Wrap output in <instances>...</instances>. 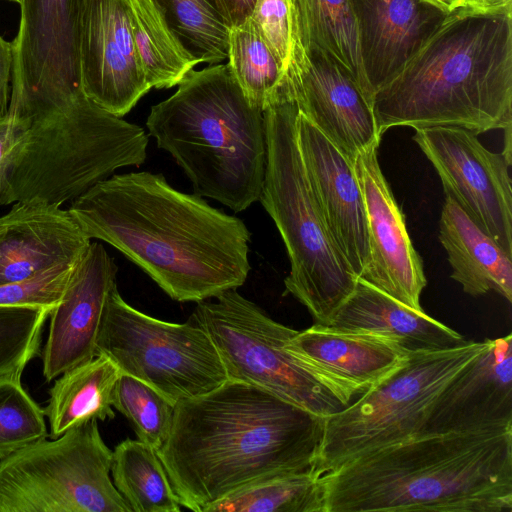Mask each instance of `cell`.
Returning <instances> with one entry per match:
<instances>
[{"label":"cell","instance_id":"836d02e7","mask_svg":"<svg viewBox=\"0 0 512 512\" xmlns=\"http://www.w3.org/2000/svg\"><path fill=\"white\" fill-rule=\"evenodd\" d=\"M45 413L21 379L0 381V459L48 436Z\"/></svg>","mask_w":512,"mask_h":512},{"label":"cell","instance_id":"7a4b0ae2","mask_svg":"<svg viewBox=\"0 0 512 512\" xmlns=\"http://www.w3.org/2000/svg\"><path fill=\"white\" fill-rule=\"evenodd\" d=\"M325 417L228 379L175 404L157 451L182 507L203 512L249 486L313 470Z\"/></svg>","mask_w":512,"mask_h":512},{"label":"cell","instance_id":"4316f807","mask_svg":"<svg viewBox=\"0 0 512 512\" xmlns=\"http://www.w3.org/2000/svg\"><path fill=\"white\" fill-rule=\"evenodd\" d=\"M112 481L132 512H180L182 506L157 451L130 438L113 450Z\"/></svg>","mask_w":512,"mask_h":512},{"label":"cell","instance_id":"8d00e7d4","mask_svg":"<svg viewBox=\"0 0 512 512\" xmlns=\"http://www.w3.org/2000/svg\"><path fill=\"white\" fill-rule=\"evenodd\" d=\"M15 142L14 124L11 115L0 118V205L13 204L9 184L11 153Z\"/></svg>","mask_w":512,"mask_h":512},{"label":"cell","instance_id":"b9f144b4","mask_svg":"<svg viewBox=\"0 0 512 512\" xmlns=\"http://www.w3.org/2000/svg\"><path fill=\"white\" fill-rule=\"evenodd\" d=\"M9 1H13V2H16V3H20V0H9Z\"/></svg>","mask_w":512,"mask_h":512},{"label":"cell","instance_id":"5bb4252c","mask_svg":"<svg viewBox=\"0 0 512 512\" xmlns=\"http://www.w3.org/2000/svg\"><path fill=\"white\" fill-rule=\"evenodd\" d=\"M80 74L86 97L121 118L151 89L133 39L129 0H84Z\"/></svg>","mask_w":512,"mask_h":512},{"label":"cell","instance_id":"9c48e42d","mask_svg":"<svg viewBox=\"0 0 512 512\" xmlns=\"http://www.w3.org/2000/svg\"><path fill=\"white\" fill-rule=\"evenodd\" d=\"M190 319L210 336L228 379L259 386L322 417L351 403L287 350L297 330L270 318L237 289L198 302Z\"/></svg>","mask_w":512,"mask_h":512},{"label":"cell","instance_id":"30bf717a","mask_svg":"<svg viewBox=\"0 0 512 512\" xmlns=\"http://www.w3.org/2000/svg\"><path fill=\"white\" fill-rule=\"evenodd\" d=\"M98 420L0 459V512H132L116 489Z\"/></svg>","mask_w":512,"mask_h":512},{"label":"cell","instance_id":"ac0fdd59","mask_svg":"<svg viewBox=\"0 0 512 512\" xmlns=\"http://www.w3.org/2000/svg\"><path fill=\"white\" fill-rule=\"evenodd\" d=\"M506 430H512L511 333L489 339L485 349L447 385L418 436Z\"/></svg>","mask_w":512,"mask_h":512},{"label":"cell","instance_id":"83f0119b","mask_svg":"<svg viewBox=\"0 0 512 512\" xmlns=\"http://www.w3.org/2000/svg\"><path fill=\"white\" fill-rule=\"evenodd\" d=\"M184 52L197 63L228 58L229 30L215 0H150Z\"/></svg>","mask_w":512,"mask_h":512},{"label":"cell","instance_id":"2e32d148","mask_svg":"<svg viewBox=\"0 0 512 512\" xmlns=\"http://www.w3.org/2000/svg\"><path fill=\"white\" fill-rule=\"evenodd\" d=\"M377 149L359 154L353 163L366 211L370 253L360 278L402 304L423 310L420 295L427 283L423 263L381 171Z\"/></svg>","mask_w":512,"mask_h":512},{"label":"cell","instance_id":"d590c367","mask_svg":"<svg viewBox=\"0 0 512 512\" xmlns=\"http://www.w3.org/2000/svg\"><path fill=\"white\" fill-rule=\"evenodd\" d=\"M76 263L57 264L25 281L1 285L0 306H39L53 309L59 302Z\"/></svg>","mask_w":512,"mask_h":512},{"label":"cell","instance_id":"44dd1931","mask_svg":"<svg viewBox=\"0 0 512 512\" xmlns=\"http://www.w3.org/2000/svg\"><path fill=\"white\" fill-rule=\"evenodd\" d=\"M348 1L372 96L402 70L448 15L424 0Z\"/></svg>","mask_w":512,"mask_h":512},{"label":"cell","instance_id":"cb8c5ba5","mask_svg":"<svg viewBox=\"0 0 512 512\" xmlns=\"http://www.w3.org/2000/svg\"><path fill=\"white\" fill-rule=\"evenodd\" d=\"M439 239L452 267L451 278L471 296L493 290L512 301V256L481 230L449 196L442 207Z\"/></svg>","mask_w":512,"mask_h":512},{"label":"cell","instance_id":"f35d334b","mask_svg":"<svg viewBox=\"0 0 512 512\" xmlns=\"http://www.w3.org/2000/svg\"><path fill=\"white\" fill-rule=\"evenodd\" d=\"M228 27L243 24L252 14L257 0H215Z\"/></svg>","mask_w":512,"mask_h":512},{"label":"cell","instance_id":"1f68e13d","mask_svg":"<svg viewBox=\"0 0 512 512\" xmlns=\"http://www.w3.org/2000/svg\"><path fill=\"white\" fill-rule=\"evenodd\" d=\"M112 405L129 420L140 441L156 451L162 447L173 420V402L149 384L121 372Z\"/></svg>","mask_w":512,"mask_h":512},{"label":"cell","instance_id":"e0dca14e","mask_svg":"<svg viewBox=\"0 0 512 512\" xmlns=\"http://www.w3.org/2000/svg\"><path fill=\"white\" fill-rule=\"evenodd\" d=\"M117 271L113 258L98 242H91L75 264L49 315V333L42 350L47 382L97 356V337L108 295L117 285Z\"/></svg>","mask_w":512,"mask_h":512},{"label":"cell","instance_id":"7c38bea8","mask_svg":"<svg viewBox=\"0 0 512 512\" xmlns=\"http://www.w3.org/2000/svg\"><path fill=\"white\" fill-rule=\"evenodd\" d=\"M492 152L477 134L456 126L415 129L413 140L435 168L446 196L512 256L511 127Z\"/></svg>","mask_w":512,"mask_h":512},{"label":"cell","instance_id":"ab89813d","mask_svg":"<svg viewBox=\"0 0 512 512\" xmlns=\"http://www.w3.org/2000/svg\"><path fill=\"white\" fill-rule=\"evenodd\" d=\"M465 8L486 13L512 12V0H462Z\"/></svg>","mask_w":512,"mask_h":512},{"label":"cell","instance_id":"d6a6232c","mask_svg":"<svg viewBox=\"0 0 512 512\" xmlns=\"http://www.w3.org/2000/svg\"><path fill=\"white\" fill-rule=\"evenodd\" d=\"M52 308L0 306V378L21 379L39 356L43 327Z\"/></svg>","mask_w":512,"mask_h":512},{"label":"cell","instance_id":"277c9868","mask_svg":"<svg viewBox=\"0 0 512 512\" xmlns=\"http://www.w3.org/2000/svg\"><path fill=\"white\" fill-rule=\"evenodd\" d=\"M378 133L456 126L477 135L512 124V12L462 7L373 94Z\"/></svg>","mask_w":512,"mask_h":512},{"label":"cell","instance_id":"7402d4cb","mask_svg":"<svg viewBox=\"0 0 512 512\" xmlns=\"http://www.w3.org/2000/svg\"><path fill=\"white\" fill-rule=\"evenodd\" d=\"M286 348L350 402L398 368L409 354L388 338L316 323L297 331Z\"/></svg>","mask_w":512,"mask_h":512},{"label":"cell","instance_id":"4dcf8cb0","mask_svg":"<svg viewBox=\"0 0 512 512\" xmlns=\"http://www.w3.org/2000/svg\"><path fill=\"white\" fill-rule=\"evenodd\" d=\"M203 512H324L323 489L313 470L289 473L240 490Z\"/></svg>","mask_w":512,"mask_h":512},{"label":"cell","instance_id":"f1b7e54d","mask_svg":"<svg viewBox=\"0 0 512 512\" xmlns=\"http://www.w3.org/2000/svg\"><path fill=\"white\" fill-rule=\"evenodd\" d=\"M134 43L151 88L178 85L198 63L177 43L150 0H129Z\"/></svg>","mask_w":512,"mask_h":512},{"label":"cell","instance_id":"ba28073f","mask_svg":"<svg viewBox=\"0 0 512 512\" xmlns=\"http://www.w3.org/2000/svg\"><path fill=\"white\" fill-rule=\"evenodd\" d=\"M488 342L467 340L449 349L409 352L389 375L325 417L314 473L321 477L351 460L418 436L438 396Z\"/></svg>","mask_w":512,"mask_h":512},{"label":"cell","instance_id":"d4e9b609","mask_svg":"<svg viewBox=\"0 0 512 512\" xmlns=\"http://www.w3.org/2000/svg\"><path fill=\"white\" fill-rule=\"evenodd\" d=\"M120 374L121 370L110 358L98 354L58 376L44 408L50 438L93 419H113L112 400Z\"/></svg>","mask_w":512,"mask_h":512},{"label":"cell","instance_id":"d6986e66","mask_svg":"<svg viewBox=\"0 0 512 512\" xmlns=\"http://www.w3.org/2000/svg\"><path fill=\"white\" fill-rule=\"evenodd\" d=\"M297 140L327 230L353 273L360 277L370 253L366 211L353 165L300 111Z\"/></svg>","mask_w":512,"mask_h":512},{"label":"cell","instance_id":"8992f818","mask_svg":"<svg viewBox=\"0 0 512 512\" xmlns=\"http://www.w3.org/2000/svg\"><path fill=\"white\" fill-rule=\"evenodd\" d=\"M8 112L15 131L13 203L38 199L61 206L116 170L146 160L144 129L103 110L83 92Z\"/></svg>","mask_w":512,"mask_h":512},{"label":"cell","instance_id":"9a60e30c","mask_svg":"<svg viewBox=\"0 0 512 512\" xmlns=\"http://www.w3.org/2000/svg\"><path fill=\"white\" fill-rule=\"evenodd\" d=\"M286 78L299 111L349 163L379 146L371 99L325 53L300 48Z\"/></svg>","mask_w":512,"mask_h":512},{"label":"cell","instance_id":"74e56055","mask_svg":"<svg viewBox=\"0 0 512 512\" xmlns=\"http://www.w3.org/2000/svg\"><path fill=\"white\" fill-rule=\"evenodd\" d=\"M12 67V42L6 41L0 35V118L6 116L9 111Z\"/></svg>","mask_w":512,"mask_h":512},{"label":"cell","instance_id":"603a6c76","mask_svg":"<svg viewBox=\"0 0 512 512\" xmlns=\"http://www.w3.org/2000/svg\"><path fill=\"white\" fill-rule=\"evenodd\" d=\"M326 326L385 337L409 352L449 349L467 341L423 310L402 304L360 277Z\"/></svg>","mask_w":512,"mask_h":512},{"label":"cell","instance_id":"8fae6325","mask_svg":"<svg viewBox=\"0 0 512 512\" xmlns=\"http://www.w3.org/2000/svg\"><path fill=\"white\" fill-rule=\"evenodd\" d=\"M96 351L174 404L208 393L228 380L220 355L202 327L191 319L172 323L149 316L129 305L117 285L108 295Z\"/></svg>","mask_w":512,"mask_h":512},{"label":"cell","instance_id":"52a82bcc","mask_svg":"<svg viewBox=\"0 0 512 512\" xmlns=\"http://www.w3.org/2000/svg\"><path fill=\"white\" fill-rule=\"evenodd\" d=\"M298 113L287 93L263 112L267 158L259 201L287 250L286 292L307 308L314 323L328 325L359 277L331 238L311 190L298 146Z\"/></svg>","mask_w":512,"mask_h":512},{"label":"cell","instance_id":"e575fe53","mask_svg":"<svg viewBox=\"0 0 512 512\" xmlns=\"http://www.w3.org/2000/svg\"><path fill=\"white\" fill-rule=\"evenodd\" d=\"M285 75L292 63L295 34L288 0H257L249 17Z\"/></svg>","mask_w":512,"mask_h":512},{"label":"cell","instance_id":"ffe728a7","mask_svg":"<svg viewBox=\"0 0 512 512\" xmlns=\"http://www.w3.org/2000/svg\"><path fill=\"white\" fill-rule=\"evenodd\" d=\"M90 243L67 209L38 199L17 201L0 216V286L76 263Z\"/></svg>","mask_w":512,"mask_h":512},{"label":"cell","instance_id":"f546056e","mask_svg":"<svg viewBox=\"0 0 512 512\" xmlns=\"http://www.w3.org/2000/svg\"><path fill=\"white\" fill-rule=\"evenodd\" d=\"M227 59L250 105L264 112L275 102L286 75L250 18L229 30Z\"/></svg>","mask_w":512,"mask_h":512},{"label":"cell","instance_id":"4fadbf2b","mask_svg":"<svg viewBox=\"0 0 512 512\" xmlns=\"http://www.w3.org/2000/svg\"><path fill=\"white\" fill-rule=\"evenodd\" d=\"M84 0H20L12 41L9 106L82 93L80 29Z\"/></svg>","mask_w":512,"mask_h":512},{"label":"cell","instance_id":"3957f363","mask_svg":"<svg viewBox=\"0 0 512 512\" xmlns=\"http://www.w3.org/2000/svg\"><path fill=\"white\" fill-rule=\"evenodd\" d=\"M320 483L324 512H511L512 430L420 435Z\"/></svg>","mask_w":512,"mask_h":512},{"label":"cell","instance_id":"484cf974","mask_svg":"<svg viewBox=\"0 0 512 512\" xmlns=\"http://www.w3.org/2000/svg\"><path fill=\"white\" fill-rule=\"evenodd\" d=\"M295 48L325 53L372 101L359 51L355 20L348 0H288Z\"/></svg>","mask_w":512,"mask_h":512},{"label":"cell","instance_id":"7bdbcfd3","mask_svg":"<svg viewBox=\"0 0 512 512\" xmlns=\"http://www.w3.org/2000/svg\"><path fill=\"white\" fill-rule=\"evenodd\" d=\"M9 379H14V378H9ZM2 380H6V379H1V378H0V381H2Z\"/></svg>","mask_w":512,"mask_h":512},{"label":"cell","instance_id":"5b68a950","mask_svg":"<svg viewBox=\"0 0 512 512\" xmlns=\"http://www.w3.org/2000/svg\"><path fill=\"white\" fill-rule=\"evenodd\" d=\"M146 126L194 193L238 213L259 201L267 147L264 114L246 99L228 63L190 70Z\"/></svg>","mask_w":512,"mask_h":512},{"label":"cell","instance_id":"60d3db41","mask_svg":"<svg viewBox=\"0 0 512 512\" xmlns=\"http://www.w3.org/2000/svg\"><path fill=\"white\" fill-rule=\"evenodd\" d=\"M425 2L435 6L446 14H450L462 7V0H424Z\"/></svg>","mask_w":512,"mask_h":512},{"label":"cell","instance_id":"6da1fadb","mask_svg":"<svg viewBox=\"0 0 512 512\" xmlns=\"http://www.w3.org/2000/svg\"><path fill=\"white\" fill-rule=\"evenodd\" d=\"M67 210L87 237L117 249L178 302L237 289L251 269L245 223L160 173L113 174Z\"/></svg>","mask_w":512,"mask_h":512}]
</instances>
